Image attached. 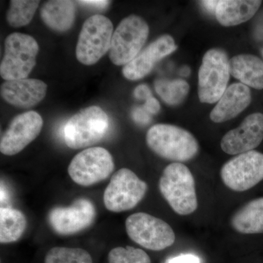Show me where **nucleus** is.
I'll return each mask as SVG.
<instances>
[{
    "instance_id": "1",
    "label": "nucleus",
    "mask_w": 263,
    "mask_h": 263,
    "mask_svg": "<svg viewBox=\"0 0 263 263\" xmlns=\"http://www.w3.org/2000/svg\"><path fill=\"white\" fill-rule=\"evenodd\" d=\"M162 196L176 214L186 216L198 206L195 181L186 165L180 162L168 164L159 181Z\"/></svg>"
},
{
    "instance_id": "2",
    "label": "nucleus",
    "mask_w": 263,
    "mask_h": 263,
    "mask_svg": "<svg viewBox=\"0 0 263 263\" xmlns=\"http://www.w3.org/2000/svg\"><path fill=\"white\" fill-rule=\"evenodd\" d=\"M148 146L162 158L176 162H186L198 153L199 144L190 132L171 124H159L148 129Z\"/></svg>"
},
{
    "instance_id": "3",
    "label": "nucleus",
    "mask_w": 263,
    "mask_h": 263,
    "mask_svg": "<svg viewBox=\"0 0 263 263\" xmlns=\"http://www.w3.org/2000/svg\"><path fill=\"white\" fill-rule=\"evenodd\" d=\"M110 127L108 114L98 106L82 109L69 119L64 135L67 146L73 149L92 146L103 139Z\"/></svg>"
},
{
    "instance_id": "4",
    "label": "nucleus",
    "mask_w": 263,
    "mask_h": 263,
    "mask_svg": "<svg viewBox=\"0 0 263 263\" xmlns=\"http://www.w3.org/2000/svg\"><path fill=\"white\" fill-rule=\"evenodd\" d=\"M38 52L39 45L32 36L18 32L9 34L5 41L0 76L5 81L27 79L36 65Z\"/></svg>"
},
{
    "instance_id": "5",
    "label": "nucleus",
    "mask_w": 263,
    "mask_h": 263,
    "mask_svg": "<svg viewBox=\"0 0 263 263\" xmlns=\"http://www.w3.org/2000/svg\"><path fill=\"white\" fill-rule=\"evenodd\" d=\"M149 34L146 21L136 15L123 19L112 36L109 50L110 61L115 65H126L141 51Z\"/></svg>"
},
{
    "instance_id": "6",
    "label": "nucleus",
    "mask_w": 263,
    "mask_h": 263,
    "mask_svg": "<svg viewBox=\"0 0 263 263\" xmlns=\"http://www.w3.org/2000/svg\"><path fill=\"white\" fill-rule=\"evenodd\" d=\"M114 26L103 15H94L85 21L76 46V57L85 65H93L110 50Z\"/></svg>"
},
{
    "instance_id": "7",
    "label": "nucleus",
    "mask_w": 263,
    "mask_h": 263,
    "mask_svg": "<svg viewBox=\"0 0 263 263\" xmlns=\"http://www.w3.org/2000/svg\"><path fill=\"white\" fill-rule=\"evenodd\" d=\"M229 62L226 52L217 48L204 55L198 73V97L201 103L213 104L220 100L230 79Z\"/></svg>"
},
{
    "instance_id": "8",
    "label": "nucleus",
    "mask_w": 263,
    "mask_h": 263,
    "mask_svg": "<svg viewBox=\"0 0 263 263\" xmlns=\"http://www.w3.org/2000/svg\"><path fill=\"white\" fill-rule=\"evenodd\" d=\"M125 228L132 240L148 250H164L176 240L174 230L167 222L146 213L132 214L126 219Z\"/></svg>"
},
{
    "instance_id": "9",
    "label": "nucleus",
    "mask_w": 263,
    "mask_h": 263,
    "mask_svg": "<svg viewBox=\"0 0 263 263\" xmlns=\"http://www.w3.org/2000/svg\"><path fill=\"white\" fill-rule=\"evenodd\" d=\"M148 185L131 170L122 168L112 176L105 189L103 202L108 211L123 212L131 210L143 200Z\"/></svg>"
},
{
    "instance_id": "10",
    "label": "nucleus",
    "mask_w": 263,
    "mask_h": 263,
    "mask_svg": "<svg viewBox=\"0 0 263 263\" xmlns=\"http://www.w3.org/2000/svg\"><path fill=\"white\" fill-rule=\"evenodd\" d=\"M114 159L102 147H91L74 157L68 166V174L77 184L89 186L104 181L113 173Z\"/></svg>"
},
{
    "instance_id": "11",
    "label": "nucleus",
    "mask_w": 263,
    "mask_h": 263,
    "mask_svg": "<svg viewBox=\"0 0 263 263\" xmlns=\"http://www.w3.org/2000/svg\"><path fill=\"white\" fill-rule=\"evenodd\" d=\"M220 175L227 187L247 191L263 180V154L253 150L235 156L222 166Z\"/></svg>"
},
{
    "instance_id": "12",
    "label": "nucleus",
    "mask_w": 263,
    "mask_h": 263,
    "mask_svg": "<svg viewBox=\"0 0 263 263\" xmlns=\"http://www.w3.org/2000/svg\"><path fill=\"white\" fill-rule=\"evenodd\" d=\"M91 200L79 198L67 207H56L48 214V221L57 234L70 235L89 228L96 217Z\"/></svg>"
},
{
    "instance_id": "13",
    "label": "nucleus",
    "mask_w": 263,
    "mask_h": 263,
    "mask_svg": "<svg viewBox=\"0 0 263 263\" xmlns=\"http://www.w3.org/2000/svg\"><path fill=\"white\" fill-rule=\"evenodd\" d=\"M43 126V118L37 112H25L16 116L2 136L0 152L3 155H17L39 136Z\"/></svg>"
},
{
    "instance_id": "14",
    "label": "nucleus",
    "mask_w": 263,
    "mask_h": 263,
    "mask_svg": "<svg viewBox=\"0 0 263 263\" xmlns=\"http://www.w3.org/2000/svg\"><path fill=\"white\" fill-rule=\"evenodd\" d=\"M263 140V114L255 113L246 117L239 127L227 133L221 139L223 152L230 155L253 151Z\"/></svg>"
},
{
    "instance_id": "15",
    "label": "nucleus",
    "mask_w": 263,
    "mask_h": 263,
    "mask_svg": "<svg viewBox=\"0 0 263 263\" xmlns=\"http://www.w3.org/2000/svg\"><path fill=\"white\" fill-rule=\"evenodd\" d=\"M176 48L177 46L171 35L161 36L140 52L134 60L124 66L123 75L127 80H140L150 73L157 62L176 51Z\"/></svg>"
},
{
    "instance_id": "16",
    "label": "nucleus",
    "mask_w": 263,
    "mask_h": 263,
    "mask_svg": "<svg viewBox=\"0 0 263 263\" xmlns=\"http://www.w3.org/2000/svg\"><path fill=\"white\" fill-rule=\"evenodd\" d=\"M48 86L39 79L6 81L1 85L0 94L5 101L19 108H29L42 101Z\"/></svg>"
},
{
    "instance_id": "17",
    "label": "nucleus",
    "mask_w": 263,
    "mask_h": 263,
    "mask_svg": "<svg viewBox=\"0 0 263 263\" xmlns=\"http://www.w3.org/2000/svg\"><path fill=\"white\" fill-rule=\"evenodd\" d=\"M252 95L249 86L237 83L227 88L224 94L211 112L213 122L221 123L236 117L249 106Z\"/></svg>"
},
{
    "instance_id": "18",
    "label": "nucleus",
    "mask_w": 263,
    "mask_h": 263,
    "mask_svg": "<svg viewBox=\"0 0 263 263\" xmlns=\"http://www.w3.org/2000/svg\"><path fill=\"white\" fill-rule=\"evenodd\" d=\"M262 1L257 0H221L215 11L219 23L232 27L245 23L257 13Z\"/></svg>"
},
{
    "instance_id": "19",
    "label": "nucleus",
    "mask_w": 263,
    "mask_h": 263,
    "mask_svg": "<svg viewBox=\"0 0 263 263\" xmlns=\"http://www.w3.org/2000/svg\"><path fill=\"white\" fill-rule=\"evenodd\" d=\"M76 4L70 0H51L43 4L41 16L46 26L55 32L71 29L76 18Z\"/></svg>"
},
{
    "instance_id": "20",
    "label": "nucleus",
    "mask_w": 263,
    "mask_h": 263,
    "mask_svg": "<svg viewBox=\"0 0 263 263\" xmlns=\"http://www.w3.org/2000/svg\"><path fill=\"white\" fill-rule=\"evenodd\" d=\"M230 75L241 84L254 89H263V62L259 57L240 54L230 60Z\"/></svg>"
},
{
    "instance_id": "21",
    "label": "nucleus",
    "mask_w": 263,
    "mask_h": 263,
    "mask_svg": "<svg viewBox=\"0 0 263 263\" xmlns=\"http://www.w3.org/2000/svg\"><path fill=\"white\" fill-rule=\"evenodd\" d=\"M231 226L242 234L263 233V197L249 202L235 213Z\"/></svg>"
},
{
    "instance_id": "22",
    "label": "nucleus",
    "mask_w": 263,
    "mask_h": 263,
    "mask_svg": "<svg viewBox=\"0 0 263 263\" xmlns=\"http://www.w3.org/2000/svg\"><path fill=\"white\" fill-rule=\"evenodd\" d=\"M27 228L23 213L12 208L0 209V242L9 243L18 240Z\"/></svg>"
},
{
    "instance_id": "23",
    "label": "nucleus",
    "mask_w": 263,
    "mask_h": 263,
    "mask_svg": "<svg viewBox=\"0 0 263 263\" xmlns=\"http://www.w3.org/2000/svg\"><path fill=\"white\" fill-rule=\"evenodd\" d=\"M40 1L11 0L7 13V21L10 27L19 28L28 25L37 11Z\"/></svg>"
},
{
    "instance_id": "24",
    "label": "nucleus",
    "mask_w": 263,
    "mask_h": 263,
    "mask_svg": "<svg viewBox=\"0 0 263 263\" xmlns=\"http://www.w3.org/2000/svg\"><path fill=\"white\" fill-rule=\"evenodd\" d=\"M155 87L164 103L171 105L182 103L190 91L188 83L181 79L174 81L160 79L155 81Z\"/></svg>"
},
{
    "instance_id": "25",
    "label": "nucleus",
    "mask_w": 263,
    "mask_h": 263,
    "mask_svg": "<svg viewBox=\"0 0 263 263\" xmlns=\"http://www.w3.org/2000/svg\"><path fill=\"white\" fill-rule=\"evenodd\" d=\"M45 263H93L87 251L79 248L53 247L48 251Z\"/></svg>"
},
{
    "instance_id": "26",
    "label": "nucleus",
    "mask_w": 263,
    "mask_h": 263,
    "mask_svg": "<svg viewBox=\"0 0 263 263\" xmlns=\"http://www.w3.org/2000/svg\"><path fill=\"white\" fill-rule=\"evenodd\" d=\"M108 259V263H152L146 252L129 246L112 249Z\"/></svg>"
},
{
    "instance_id": "27",
    "label": "nucleus",
    "mask_w": 263,
    "mask_h": 263,
    "mask_svg": "<svg viewBox=\"0 0 263 263\" xmlns=\"http://www.w3.org/2000/svg\"><path fill=\"white\" fill-rule=\"evenodd\" d=\"M165 263H200V259L194 254H181L177 257H171Z\"/></svg>"
},
{
    "instance_id": "28",
    "label": "nucleus",
    "mask_w": 263,
    "mask_h": 263,
    "mask_svg": "<svg viewBox=\"0 0 263 263\" xmlns=\"http://www.w3.org/2000/svg\"><path fill=\"white\" fill-rule=\"evenodd\" d=\"M133 118L137 123L144 124L150 122L149 114L143 108L135 109L133 111Z\"/></svg>"
},
{
    "instance_id": "29",
    "label": "nucleus",
    "mask_w": 263,
    "mask_h": 263,
    "mask_svg": "<svg viewBox=\"0 0 263 263\" xmlns=\"http://www.w3.org/2000/svg\"><path fill=\"white\" fill-rule=\"evenodd\" d=\"M143 108L149 114H157L160 111V105L157 99L151 96L146 100Z\"/></svg>"
},
{
    "instance_id": "30",
    "label": "nucleus",
    "mask_w": 263,
    "mask_h": 263,
    "mask_svg": "<svg viewBox=\"0 0 263 263\" xmlns=\"http://www.w3.org/2000/svg\"><path fill=\"white\" fill-rule=\"evenodd\" d=\"M78 3L84 6H87L89 8H94L96 9H104L106 8L110 4V1H103V0H86V1H79Z\"/></svg>"
},
{
    "instance_id": "31",
    "label": "nucleus",
    "mask_w": 263,
    "mask_h": 263,
    "mask_svg": "<svg viewBox=\"0 0 263 263\" xmlns=\"http://www.w3.org/2000/svg\"><path fill=\"white\" fill-rule=\"evenodd\" d=\"M135 97L139 100H147L152 96V91L146 84H141L136 87L134 91Z\"/></svg>"
},
{
    "instance_id": "32",
    "label": "nucleus",
    "mask_w": 263,
    "mask_h": 263,
    "mask_svg": "<svg viewBox=\"0 0 263 263\" xmlns=\"http://www.w3.org/2000/svg\"><path fill=\"white\" fill-rule=\"evenodd\" d=\"M201 5L208 11L215 13L216 7H217L219 1H214V0H209V1H201Z\"/></svg>"
},
{
    "instance_id": "33",
    "label": "nucleus",
    "mask_w": 263,
    "mask_h": 263,
    "mask_svg": "<svg viewBox=\"0 0 263 263\" xmlns=\"http://www.w3.org/2000/svg\"><path fill=\"white\" fill-rule=\"evenodd\" d=\"M262 54H263V50H262Z\"/></svg>"
}]
</instances>
